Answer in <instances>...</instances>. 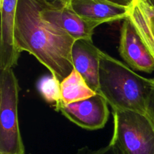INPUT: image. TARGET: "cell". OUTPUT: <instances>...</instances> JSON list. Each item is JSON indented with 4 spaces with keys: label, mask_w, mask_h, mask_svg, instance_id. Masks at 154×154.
Segmentation results:
<instances>
[{
    "label": "cell",
    "mask_w": 154,
    "mask_h": 154,
    "mask_svg": "<svg viewBox=\"0 0 154 154\" xmlns=\"http://www.w3.org/2000/svg\"><path fill=\"white\" fill-rule=\"evenodd\" d=\"M44 6L39 0H18L15 45L19 53L26 51L34 56L61 82L74 69L71 53L75 40L43 19Z\"/></svg>",
    "instance_id": "obj_1"
},
{
    "label": "cell",
    "mask_w": 154,
    "mask_h": 154,
    "mask_svg": "<svg viewBox=\"0 0 154 154\" xmlns=\"http://www.w3.org/2000/svg\"><path fill=\"white\" fill-rule=\"evenodd\" d=\"M151 89L152 78L141 76L122 62L101 52L97 93L112 109L147 113Z\"/></svg>",
    "instance_id": "obj_2"
},
{
    "label": "cell",
    "mask_w": 154,
    "mask_h": 154,
    "mask_svg": "<svg viewBox=\"0 0 154 154\" xmlns=\"http://www.w3.org/2000/svg\"><path fill=\"white\" fill-rule=\"evenodd\" d=\"M111 143L120 154H154V125L147 113L112 109Z\"/></svg>",
    "instance_id": "obj_3"
},
{
    "label": "cell",
    "mask_w": 154,
    "mask_h": 154,
    "mask_svg": "<svg viewBox=\"0 0 154 154\" xmlns=\"http://www.w3.org/2000/svg\"><path fill=\"white\" fill-rule=\"evenodd\" d=\"M0 72V154H25L18 120L17 78L13 69Z\"/></svg>",
    "instance_id": "obj_4"
},
{
    "label": "cell",
    "mask_w": 154,
    "mask_h": 154,
    "mask_svg": "<svg viewBox=\"0 0 154 154\" xmlns=\"http://www.w3.org/2000/svg\"><path fill=\"white\" fill-rule=\"evenodd\" d=\"M55 109L77 126L90 130L103 128L110 114L108 102L99 93L73 103L64 104L61 102Z\"/></svg>",
    "instance_id": "obj_5"
},
{
    "label": "cell",
    "mask_w": 154,
    "mask_h": 154,
    "mask_svg": "<svg viewBox=\"0 0 154 154\" xmlns=\"http://www.w3.org/2000/svg\"><path fill=\"white\" fill-rule=\"evenodd\" d=\"M119 51L132 70L146 73L154 71L153 57L128 18L123 20L122 24Z\"/></svg>",
    "instance_id": "obj_6"
},
{
    "label": "cell",
    "mask_w": 154,
    "mask_h": 154,
    "mask_svg": "<svg viewBox=\"0 0 154 154\" xmlns=\"http://www.w3.org/2000/svg\"><path fill=\"white\" fill-rule=\"evenodd\" d=\"M101 52L90 39H78L74 42L71 53L74 69L96 93L99 87Z\"/></svg>",
    "instance_id": "obj_7"
},
{
    "label": "cell",
    "mask_w": 154,
    "mask_h": 154,
    "mask_svg": "<svg viewBox=\"0 0 154 154\" xmlns=\"http://www.w3.org/2000/svg\"><path fill=\"white\" fill-rule=\"evenodd\" d=\"M41 14L43 19L67 32L75 41L92 40L94 29L99 26L96 23L84 20L69 7L51 9L44 6Z\"/></svg>",
    "instance_id": "obj_8"
},
{
    "label": "cell",
    "mask_w": 154,
    "mask_h": 154,
    "mask_svg": "<svg viewBox=\"0 0 154 154\" xmlns=\"http://www.w3.org/2000/svg\"><path fill=\"white\" fill-rule=\"evenodd\" d=\"M69 8L86 20L101 25L125 20L129 7L108 0H71Z\"/></svg>",
    "instance_id": "obj_9"
},
{
    "label": "cell",
    "mask_w": 154,
    "mask_h": 154,
    "mask_svg": "<svg viewBox=\"0 0 154 154\" xmlns=\"http://www.w3.org/2000/svg\"><path fill=\"white\" fill-rule=\"evenodd\" d=\"M154 59V7L144 0H132L127 17Z\"/></svg>",
    "instance_id": "obj_10"
},
{
    "label": "cell",
    "mask_w": 154,
    "mask_h": 154,
    "mask_svg": "<svg viewBox=\"0 0 154 154\" xmlns=\"http://www.w3.org/2000/svg\"><path fill=\"white\" fill-rule=\"evenodd\" d=\"M61 100L64 104H70L89 99L96 94L83 77L73 69L72 72L60 83Z\"/></svg>",
    "instance_id": "obj_11"
},
{
    "label": "cell",
    "mask_w": 154,
    "mask_h": 154,
    "mask_svg": "<svg viewBox=\"0 0 154 154\" xmlns=\"http://www.w3.org/2000/svg\"><path fill=\"white\" fill-rule=\"evenodd\" d=\"M60 83L55 76L51 74L42 77L37 84L38 90L42 98L47 102L54 105V108L62 102Z\"/></svg>",
    "instance_id": "obj_12"
},
{
    "label": "cell",
    "mask_w": 154,
    "mask_h": 154,
    "mask_svg": "<svg viewBox=\"0 0 154 154\" xmlns=\"http://www.w3.org/2000/svg\"><path fill=\"white\" fill-rule=\"evenodd\" d=\"M76 154H120L117 149L113 144H109L105 147H101L97 150H91L88 147H84L79 149Z\"/></svg>",
    "instance_id": "obj_13"
},
{
    "label": "cell",
    "mask_w": 154,
    "mask_h": 154,
    "mask_svg": "<svg viewBox=\"0 0 154 154\" xmlns=\"http://www.w3.org/2000/svg\"><path fill=\"white\" fill-rule=\"evenodd\" d=\"M47 8L51 9H62L70 6L71 0H39Z\"/></svg>",
    "instance_id": "obj_14"
},
{
    "label": "cell",
    "mask_w": 154,
    "mask_h": 154,
    "mask_svg": "<svg viewBox=\"0 0 154 154\" xmlns=\"http://www.w3.org/2000/svg\"><path fill=\"white\" fill-rule=\"evenodd\" d=\"M147 114L154 125V78H152V89L147 102Z\"/></svg>",
    "instance_id": "obj_15"
},
{
    "label": "cell",
    "mask_w": 154,
    "mask_h": 154,
    "mask_svg": "<svg viewBox=\"0 0 154 154\" xmlns=\"http://www.w3.org/2000/svg\"><path fill=\"white\" fill-rule=\"evenodd\" d=\"M108 1L114 2L115 4L120 5L124 6V7H129L132 3V0H108Z\"/></svg>",
    "instance_id": "obj_16"
},
{
    "label": "cell",
    "mask_w": 154,
    "mask_h": 154,
    "mask_svg": "<svg viewBox=\"0 0 154 154\" xmlns=\"http://www.w3.org/2000/svg\"><path fill=\"white\" fill-rule=\"evenodd\" d=\"M144 1L148 3L149 5H150L154 7V0H144Z\"/></svg>",
    "instance_id": "obj_17"
}]
</instances>
